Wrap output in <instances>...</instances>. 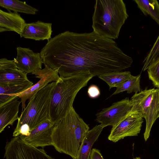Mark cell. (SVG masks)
Masks as SVG:
<instances>
[{
	"label": "cell",
	"mask_w": 159,
	"mask_h": 159,
	"mask_svg": "<svg viewBox=\"0 0 159 159\" xmlns=\"http://www.w3.org/2000/svg\"><path fill=\"white\" fill-rule=\"evenodd\" d=\"M143 121L140 114L130 110L124 119L112 127L108 140L115 143L126 137L138 136Z\"/></svg>",
	"instance_id": "ba28073f"
},
{
	"label": "cell",
	"mask_w": 159,
	"mask_h": 159,
	"mask_svg": "<svg viewBox=\"0 0 159 159\" xmlns=\"http://www.w3.org/2000/svg\"><path fill=\"white\" fill-rule=\"evenodd\" d=\"M147 72L148 78L154 86L159 89V61L150 66Z\"/></svg>",
	"instance_id": "cb8c5ba5"
},
{
	"label": "cell",
	"mask_w": 159,
	"mask_h": 159,
	"mask_svg": "<svg viewBox=\"0 0 159 159\" xmlns=\"http://www.w3.org/2000/svg\"><path fill=\"white\" fill-rule=\"evenodd\" d=\"M140 74L136 76H133L131 78L117 87L116 90L111 95L125 91H127L128 93L139 92L141 91L140 84Z\"/></svg>",
	"instance_id": "7402d4cb"
},
{
	"label": "cell",
	"mask_w": 159,
	"mask_h": 159,
	"mask_svg": "<svg viewBox=\"0 0 159 159\" xmlns=\"http://www.w3.org/2000/svg\"><path fill=\"white\" fill-rule=\"evenodd\" d=\"M131 111L141 115L146 122L144 138L145 141L149 137L151 128L159 117V89H148L147 87L131 98Z\"/></svg>",
	"instance_id": "8992f818"
},
{
	"label": "cell",
	"mask_w": 159,
	"mask_h": 159,
	"mask_svg": "<svg viewBox=\"0 0 159 159\" xmlns=\"http://www.w3.org/2000/svg\"><path fill=\"white\" fill-rule=\"evenodd\" d=\"M89 72L61 78L57 82L51 100V120L55 124L64 118L73 108L75 98L79 91L86 86L93 77Z\"/></svg>",
	"instance_id": "277c9868"
},
{
	"label": "cell",
	"mask_w": 159,
	"mask_h": 159,
	"mask_svg": "<svg viewBox=\"0 0 159 159\" xmlns=\"http://www.w3.org/2000/svg\"><path fill=\"white\" fill-rule=\"evenodd\" d=\"M16 57L14 60L18 70L28 74L42 69L43 62L40 53L34 52L29 48L20 47L16 48Z\"/></svg>",
	"instance_id": "7c38bea8"
},
{
	"label": "cell",
	"mask_w": 159,
	"mask_h": 159,
	"mask_svg": "<svg viewBox=\"0 0 159 159\" xmlns=\"http://www.w3.org/2000/svg\"><path fill=\"white\" fill-rule=\"evenodd\" d=\"M0 6L10 12L35 15L38 10L27 4L25 2L15 0H0Z\"/></svg>",
	"instance_id": "d6986e66"
},
{
	"label": "cell",
	"mask_w": 159,
	"mask_h": 159,
	"mask_svg": "<svg viewBox=\"0 0 159 159\" xmlns=\"http://www.w3.org/2000/svg\"><path fill=\"white\" fill-rule=\"evenodd\" d=\"M89 129L73 107L55 125L52 134V146L58 152L76 159L81 143Z\"/></svg>",
	"instance_id": "7a4b0ae2"
},
{
	"label": "cell",
	"mask_w": 159,
	"mask_h": 159,
	"mask_svg": "<svg viewBox=\"0 0 159 159\" xmlns=\"http://www.w3.org/2000/svg\"><path fill=\"white\" fill-rule=\"evenodd\" d=\"M20 15L0 10V32L13 31L20 35L26 24Z\"/></svg>",
	"instance_id": "9a60e30c"
},
{
	"label": "cell",
	"mask_w": 159,
	"mask_h": 159,
	"mask_svg": "<svg viewBox=\"0 0 159 159\" xmlns=\"http://www.w3.org/2000/svg\"><path fill=\"white\" fill-rule=\"evenodd\" d=\"M133 159H141L140 157H136L135 158H133Z\"/></svg>",
	"instance_id": "4316f807"
},
{
	"label": "cell",
	"mask_w": 159,
	"mask_h": 159,
	"mask_svg": "<svg viewBox=\"0 0 159 159\" xmlns=\"http://www.w3.org/2000/svg\"><path fill=\"white\" fill-rule=\"evenodd\" d=\"M20 102L16 98L0 107V132L7 125H12L18 120L19 107Z\"/></svg>",
	"instance_id": "2e32d148"
},
{
	"label": "cell",
	"mask_w": 159,
	"mask_h": 159,
	"mask_svg": "<svg viewBox=\"0 0 159 159\" xmlns=\"http://www.w3.org/2000/svg\"><path fill=\"white\" fill-rule=\"evenodd\" d=\"M5 150L6 159H54L43 149L27 143L19 136L7 142Z\"/></svg>",
	"instance_id": "52a82bcc"
},
{
	"label": "cell",
	"mask_w": 159,
	"mask_h": 159,
	"mask_svg": "<svg viewBox=\"0 0 159 159\" xmlns=\"http://www.w3.org/2000/svg\"><path fill=\"white\" fill-rule=\"evenodd\" d=\"M57 82H53L39 91L29 102L19 118L16 131L22 125L28 127L31 131L48 120L52 97Z\"/></svg>",
	"instance_id": "5b68a950"
},
{
	"label": "cell",
	"mask_w": 159,
	"mask_h": 159,
	"mask_svg": "<svg viewBox=\"0 0 159 159\" xmlns=\"http://www.w3.org/2000/svg\"><path fill=\"white\" fill-rule=\"evenodd\" d=\"M28 80L27 74L17 69L14 60L0 59V86L20 84Z\"/></svg>",
	"instance_id": "4fadbf2b"
},
{
	"label": "cell",
	"mask_w": 159,
	"mask_h": 159,
	"mask_svg": "<svg viewBox=\"0 0 159 159\" xmlns=\"http://www.w3.org/2000/svg\"><path fill=\"white\" fill-rule=\"evenodd\" d=\"M40 53L43 64L57 70L61 78L88 72L98 76L128 68L133 62L113 39L93 31L60 33L48 41Z\"/></svg>",
	"instance_id": "6da1fadb"
},
{
	"label": "cell",
	"mask_w": 159,
	"mask_h": 159,
	"mask_svg": "<svg viewBox=\"0 0 159 159\" xmlns=\"http://www.w3.org/2000/svg\"><path fill=\"white\" fill-rule=\"evenodd\" d=\"M128 16L122 0H96L92 18L93 31L102 37L116 39Z\"/></svg>",
	"instance_id": "3957f363"
},
{
	"label": "cell",
	"mask_w": 159,
	"mask_h": 159,
	"mask_svg": "<svg viewBox=\"0 0 159 159\" xmlns=\"http://www.w3.org/2000/svg\"><path fill=\"white\" fill-rule=\"evenodd\" d=\"M159 61V35L143 61L142 70L144 71Z\"/></svg>",
	"instance_id": "603a6c76"
},
{
	"label": "cell",
	"mask_w": 159,
	"mask_h": 159,
	"mask_svg": "<svg viewBox=\"0 0 159 159\" xmlns=\"http://www.w3.org/2000/svg\"><path fill=\"white\" fill-rule=\"evenodd\" d=\"M52 24L40 21L26 24L20 34L21 38L35 40L49 41L52 32Z\"/></svg>",
	"instance_id": "5bb4252c"
},
{
	"label": "cell",
	"mask_w": 159,
	"mask_h": 159,
	"mask_svg": "<svg viewBox=\"0 0 159 159\" xmlns=\"http://www.w3.org/2000/svg\"><path fill=\"white\" fill-rule=\"evenodd\" d=\"M104 127L100 124L89 130L83 139L76 159H89L93 145Z\"/></svg>",
	"instance_id": "e0dca14e"
},
{
	"label": "cell",
	"mask_w": 159,
	"mask_h": 159,
	"mask_svg": "<svg viewBox=\"0 0 159 159\" xmlns=\"http://www.w3.org/2000/svg\"><path fill=\"white\" fill-rule=\"evenodd\" d=\"M89 159H104L100 151L96 148L92 149Z\"/></svg>",
	"instance_id": "484cf974"
},
{
	"label": "cell",
	"mask_w": 159,
	"mask_h": 159,
	"mask_svg": "<svg viewBox=\"0 0 159 159\" xmlns=\"http://www.w3.org/2000/svg\"><path fill=\"white\" fill-rule=\"evenodd\" d=\"M132 107L130 100L126 98L97 113L96 120L104 127L109 125L114 127L126 117Z\"/></svg>",
	"instance_id": "9c48e42d"
},
{
	"label": "cell",
	"mask_w": 159,
	"mask_h": 159,
	"mask_svg": "<svg viewBox=\"0 0 159 159\" xmlns=\"http://www.w3.org/2000/svg\"><path fill=\"white\" fill-rule=\"evenodd\" d=\"M43 69H38L32 72L35 77L40 80L31 87L17 95L20 99L22 103V111L25 107L27 100L29 102L39 91L43 89L51 82H60L62 79L58 75L57 71L50 68L45 65Z\"/></svg>",
	"instance_id": "30bf717a"
},
{
	"label": "cell",
	"mask_w": 159,
	"mask_h": 159,
	"mask_svg": "<svg viewBox=\"0 0 159 159\" xmlns=\"http://www.w3.org/2000/svg\"><path fill=\"white\" fill-rule=\"evenodd\" d=\"M133 76L129 71H115L100 75L98 77L105 82L110 89L114 87H117Z\"/></svg>",
	"instance_id": "ffe728a7"
},
{
	"label": "cell",
	"mask_w": 159,
	"mask_h": 159,
	"mask_svg": "<svg viewBox=\"0 0 159 159\" xmlns=\"http://www.w3.org/2000/svg\"><path fill=\"white\" fill-rule=\"evenodd\" d=\"M56 125L48 120L32 130L29 135L19 136L25 143L36 148L52 145V134Z\"/></svg>",
	"instance_id": "8fae6325"
},
{
	"label": "cell",
	"mask_w": 159,
	"mask_h": 159,
	"mask_svg": "<svg viewBox=\"0 0 159 159\" xmlns=\"http://www.w3.org/2000/svg\"><path fill=\"white\" fill-rule=\"evenodd\" d=\"M145 16L149 15L159 25V4L157 0H134Z\"/></svg>",
	"instance_id": "44dd1931"
},
{
	"label": "cell",
	"mask_w": 159,
	"mask_h": 159,
	"mask_svg": "<svg viewBox=\"0 0 159 159\" xmlns=\"http://www.w3.org/2000/svg\"><path fill=\"white\" fill-rule=\"evenodd\" d=\"M88 93L90 98H94L99 96L100 93L98 88L97 86L92 85L89 88Z\"/></svg>",
	"instance_id": "d4e9b609"
},
{
	"label": "cell",
	"mask_w": 159,
	"mask_h": 159,
	"mask_svg": "<svg viewBox=\"0 0 159 159\" xmlns=\"http://www.w3.org/2000/svg\"><path fill=\"white\" fill-rule=\"evenodd\" d=\"M34 85L33 83L29 80L20 84L0 86V107L17 98L18 94Z\"/></svg>",
	"instance_id": "ac0fdd59"
}]
</instances>
